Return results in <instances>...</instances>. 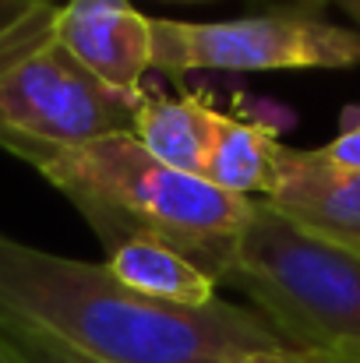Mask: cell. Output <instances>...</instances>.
<instances>
[{
	"mask_svg": "<svg viewBox=\"0 0 360 363\" xmlns=\"http://www.w3.org/2000/svg\"><path fill=\"white\" fill-rule=\"evenodd\" d=\"M0 321L28 325L96 363H237L283 350V335L227 300L173 307L127 289L96 261L60 257L0 233Z\"/></svg>",
	"mask_w": 360,
	"mask_h": 363,
	"instance_id": "obj_1",
	"label": "cell"
},
{
	"mask_svg": "<svg viewBox=\"0 0 360 363\" xmlns=\"http://www.w3.org/2000/svg\"><path fill=\"white\" fill-rule=\"evenodd\" d=\"M39 177L78 208L103 250L127 237H152L180 250L216 286H230L251 212L247 198L159 162L134 134L89 141L39 169Z\"/></svg>",
	"mask_w": 360,
	"mask_h": 363,
	"instance_id": "obj_2",
	"label": "cell"
},
{
	"mask_svg": "<svg viewBox=\"0 0 360 363\" xmlns=\"http://www.w3.org/2000/svg\"><path fill=\"white\" fill-rule=\"evenodd\" d=\"M138 106L71 57L57 35V4L0 35V148L32 169L107 134H134Z\"/></svg>",
	"mask_w": 360,
	"mask_h": 363,
	"instance_id": "obj_3",
	"label": "cell"
},
{
	"mask_svg": "<svg viewBox=\"0 0 360 363\" xmlns=\"http://www.w3.org/2000/svg\"><path fill=\"white\" fill-rule=\"evenodd\" d=\"M230 286L293 350L360 342V254L300 230L268 201H251Z\"/></svg>",
	"mask_w": 360,
	"mask_h": 363,
	"instance_id": "obj_4",
	"label": "cell"
},
{
	"mask_svg": "<svg viewBox=\"0 0 360 363\" xmlns=\"http://www.w3.org/2000/svg\"><path fill=\"white\" fill-rule=\"evenodd\" d=\"M360 64L357 28H339L315 11H265L234 21L152 18V67L191 71H350Z\"/></svg>",
	"mask_w": 360,
	"mask_h": 363,
	"instance_id": "obj_5",
	"label": "cell"
},
{
	"mask_svg": "<svg viewBox=\"0 0 360 363\" xmlns=\"http://www.w3.org/2000/svg\"><path fill=\"white\" fill-rule=\"evenodd\" d=\"M57 35L71 57L127 99H145L152 71V18L131 0H67L57 7Z\"/></svg>",
	"mask_w": 360,
	"mask_h": 363,
	"instance_id": "obj_6",
	"label": "cell"
},
{
	"mask_svg": "<svg viewBox=\"0 0 360 363\" xmlns=\"http://www.w3.org/2000/svg\"><path fill=\"white\" fill-rule=\"evenodd\" d=\"M268 201L300 230L360 254V173L332 166L322 148H286L276 162Z\"/></svg>",
	"mask_w": 360,
	"mask_h": 363,
	"instance_id": "obj_7",
	"label": "cell"
},
{
	"mask_svg": "<svg viewBox=\"0 0 360 363\" xmlns=\"http://www.w3.org/2000/svg\"><path fill=\"white\" fill-rule=\"evenodd\" d=\"M223 110L198 92H184L177 99L145 96L134 117V138L166 166L180 173L205 177V162L223 123Z\"/></svg>",
	"mask_w": 360,
	"mask_h": 363,
	"instance_id": "obj_8",
	"label": "cell"
},
{
	"mask_svg": "<svg viewBox=\"0 0 360 363\" xmlns=\"http://www.w3.org/2000/svg\"><path fill=\"white\" fill-rule=\"evenodd\" d=\"M107 268L120 282L148 300L173 307H209L219 300V286L195 268L180 250L152 237H127L107 250Z\"/></svg>",
	"mask_w": 360,
	"mask_h": 363,
	"instance_id": "obj_9",
	"label": "cell"
},
{
	"mask_svg": "<svg viewBox=\"0 0 360 363\" xmlns=\"http://www.w3.org/2000/svg\"><path fill=\"white\" fill-rule=\"evenodd\" d=\"M279 152H283V141L272 123L227 113L216 130L209 162H205V180L227 194L261 201V198H268V191L276 184Z\"/></svg>",
	"mask_w": 360,
	"mask_h": 363,
	"instance_id": "obj_10",
	"label": "cell"
},
{
	"mask_svg": "<svg viewBox=\"0 0 360 363\" xmlns=\"http://www.w3.org/2000/svg\"><path fill=\"white\" fill-rule=\"evenodd\" d=\"M0 332H4L7 342L21 353L25 363H96V360H89V357H82V353H75L71 346H64V342H57V339H50V335H43V332H36V328H28V325L0 321Z\"/></svg>",
	"mask_w": 360,
	"mask_h": 363,
	"instance_id": "obj_11",
	"label": "cell"
},
{
	"mask_svg": "<svg viewBox=\"0 0 360 363\" xmlns=\"http://www.w3.org/2000/svg\"><path fill=\"white\" fill-rule=\"evenodd\" d=\"M322 155L339 166V169H350V173H360V113H354L350 121L343 123V130L322 145Z\"/></svg>",
	"mask_w": 360,
	"mask_h": 363,
	"instance_id": "obj_12",
	"label": "cell"
},
{
	"mask_svg": "<svg viewBox=\"0 0 360 363\" xmlns=\"http://www.w3.org/2000/svg\"><path fill=\"white\" fill-rule=\"evenodd\" d=\"M237 363H329L322 353H307V350H293V346H283V350H261V353H251Z\"/></svg>",
	"mask_w": 360,
	"mask_h": 363,
	"instance_id": "obj_13",
	"label": "cell"
},
{
	"mask_svg": "<svg viewBox=\"0 0 360 363\" xmlns=\"http://www.w3.org/2000/svg\"><path fill=\"white\" fill-rule=\"evenodd\" d=\"M43 7H53V0H0V35Z\"/></svg>",
	"mask_w": 360,
	"mask_h": 363,
	"instance_id": "obj_14",
	"label": "cell"
},
{
	"mask_svg": "<svg viewBox=\"0 0 360 363\" xmlns=\"http://www.w3.org/2000/svg\"><path fill=\"white\" fill-rule=\"evenodd\" d=\"M329 363H360V342H347V346H336L329 353H322Z\"/></svg>",
	"mask_w": 360,
	"mask_h": 363,
	"instance_id": "obj_15",
	"label": "cell"
},
{
	"mask_svg": "<svg viewBox=\"0 0 360 363\" xmlns=\"http://www.w3.org/2000/svg\"><path fill=\"white\" fill-rule=\"evenodd\" d=\"M261 4H272V11L279 7V11H315L318 4H325V0H261Z\"/></svg>",
	"mask_w": 360,
	"mask_h": 363,
	"instance_id": "obj_16",
	"label": "cell"
},
{
	"mask_svg": "<svg viewBox=\"0 0 360 363\" xmlns=\"http://www.w3.org/2000/svg\"><path fill=\"white\" fill-rule=\"evenodd\" d=\"M329 4H336V7L357 25V35H360V0H329Z\"/></svg>",
	"mask_w": 360,
	"mask_h": 363,
	"instance_id": "obj_17",
	"label": "cell"
},
{
	"mask_svg": "<svg viewBox=\"0 0 360 363\" xmlns=\"http://www.w3.org/2000/svg\"><path fill=\"white\" fill-rule=\"evenodd\" d=\"M0 363H25L21 360V353L7 342V335H4V332H0Z\"/></svg>",
	"mask_w": 360,
	"mask_h": 363,
	"instance_id": "obj_18",
	"label": "cell"
}]
</instances>
